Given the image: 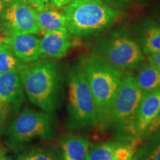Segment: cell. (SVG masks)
Segmentation results:
<instances>
[{"mask_svg":"<svg viewBox=\"0 0 160 160\" xmlns=\"http://www.w3.org/2000/svg\"><path fill=\"white\" fill-rule=\"evenodd\" d=\"M134 77L139 88L145 93L160 88V71L149 63L142 65Z\"/></svg>","mask_w":160,"mask_h":160,"instance_id":"9a60e30c","label":"cell"},{"mask_svg":"<svg viewBox=\"0 0 160 160\" xmlns=\"http://www.w3.org/2000/svg\"><path fill=\"white\" fill-rule=\"evenodd\" d=\"M80 67L94 99L97 125L105 128L111 125L113 103L125 71L114 68L97 55L83 58Z\"/></svg>","mask_w":160,"mask_h":160,"instance_id":"6da1fadb","label":"cell"},{"mask_svg":"<svg viewBox=\"0 0 160 160\" xmlns=\"http://www.w3.org/2000/svg\"><path fill=\"white\" fill-rule=\"evenodd\" d=\"M0 1H1L2 2H3L4 5H5V6H8V5H11V4H13L14 2H17L22 1V0H0Z\"/></svg>","mask_w":160,"mask_h":160,"instance_id":"4316f807","label":"cell"},{"mask_svg":"<svg viewBox=\"0 0 160 160\" xmlns=\"http://www.w3.org/2000/svg\"><path fill=\"white\" fill-rule=\"evenodd\" d=\"M99 57L119 71L134 69L144 60L141 48L132 38L113 33L101 46Z\"/></svg>","mask_w":160,"mask_h":160,"instance_id":"8992f818","label":"cell"},{"mask_svg":"<svg viewBox=\"0 0 160 160\" xmlns=\"http://www.w3.org/2000/svg\"><path fill=\"white\" fill-rule=\"evenodd\" d=\"M0 31H1V28H0Z\"/></svg>","mask_w":160,"mask_h":160,"instance_id":"4dcf8cb0","label":"cell"},{"mask_svg":"<svg viewBox=\"0 0 160 160\" xmlns=\"http://www.w3.org/2000/svg\"><path fill=\"white\" fill-rule=\"evenodd\" d=\"M160 131V108L158 110L157 113H156L154 117L150 122L148 125L147 126L146 129L144 131L142 136L150 137V136L154 135L157 132Z\"/></svg>","mask_w":160,"mask_h":160,"instance_id":"7402d4cb","label":"cell"},{"mask_svg":"<svg viewBox=\"0 0 160 160\" xmlns=\"http://www.w3.org/2000/svg\"><path fill=\"white\" fill-rule=\"evenodd\" d=\"M0 160H10L2 149H0Z\"/></svg>","mask_w":160,"mask_h":160,"instance_id":"83f0119b","label":"cell"},{"mask_svg":"<svg viewBox=\"0 0 160 160\" xmlns=\"http://www.w3.org/2000/svg\"><path fill=\"white\" fill-rule=\"evenodd\" d=\"M71 45V34L68 30L46 32L40 40L41 57L62 58L67 53Z\"/></svg>","mask_w":160,"mask_h":160,"instance_id":"8fae6325","label":"cell"},{"mask_svg":"<svg viewBox=\"0 0 160 160\" xmlns=\"http://www.w3.org/2000/svg\"><path fill=\"white\" fill-rule=\"evenodd\" d=\"M135 157L137 160H160V142L139 150Z\"/></svg>","mask_w":160,"mask_h":160,"instance_id":"d6986e66","label":"cell"},{"mask_svg":"<svg viewBox=\"0 0 160 160\" xmlns=\"http://www.w3.org/2000/svg\"><path fill=\"white\" fill-rule=\"evenodd\" d=\"M148 62L160 71V51L148 55Z\"/></svg>","mask_w":160,"mask_h":160,"instance_id":"cb8c5ba5","label":"cell"},{"mask_svg":"<svg viewBox=\"0 0 160 160\" xmlns=\"http://www.w3.org/2000/svg\"><path fill=\"white\" fill-rule=\"evenodd\" d=\"M110 160H117V159H115V158L113 157V158H112V159H110Z\"/></svg>","mask_w":160,"mask_h":160,"instance_id":"f546056e","label":"cell"},{"mask_svg":"<svg viewBox=\"0 0 160 160\" xmlns=\"http://www.w3.org/2000/svg\"><path fill=\"white\" fill-rule=\"evenodd\" d=\"M68 112L71 127L91 128L97 125L95 102L80 65L74 66L68 76Z\"/></svg>","mask_w":160,"mask_h":160,"instance_id":"277c9868","label":"cell"},{"mask_svg":"<svg viewBox=\"0 0 160 160\" xmlns=\"http://www.w3.org/2000/svg\"><path fill=\"white\" fill-rule=\"evenodd\" d=\"M6 6L4 5L3 2H2L0 1V28L2 29V26H1V21H2V17L4 11H5Z\"/></svg>","mask_w":160,"mask_h":160,"instance_id":"484cf974","label":"cell"},{"mask_svg":"<svg viewBox=\"0 0 160 160\" xmlns=\"http://www.w3.org/2000/svg\"><path fill=\"white\" fill-rule=\"evenodd\" d=\"M24 91L30 101L44 111L51 113L56 108L59 88V73L51 62L25 65L19 71Z\"/></svg>","mask_w":160,"mask_h":160,"instance_id":"3957f363","label":"cell"},{"mask_svg":"<svg viewBox=\"0 0 160 160\" xmlns=\"http://www.w3.org/2000/svg\"><path fill=\"white\" fill-rule=\"evenodd\" d=\"M53 120L48 112L25 109L16 117L9 128L10 139L22 144L36 137L50 139L53 133Z\"/></svg>","mask_w":160,"mask_h":160,"instance_id":"52a82bcc","label":"cell"},{"mask_svg":"<svg viewBox=\"0 0 160 160\" xmlns=\"http://www.w3.org/2000/svg\"><path fill=\"white\" fill-rule=\"evenodd\" d=\"M25 1L30 5H31L36 11H39V10L47 8L51 0H25Z\"/></svg>","mask_w":160,"mask_h":160,"instance_id":"603a6c76","label":"cell"},{"mask_svg":"<svg viewBox=\"0 0 160 160\" xmlns=\"http://www.w3.org/2000/svg\"><path fill=\"white\" fill-rule=\"evenodd\" d=\"M25 101L19 71L0 73V127Z\"/></svg>","mask_w":160,"mask_h":160,"instance_id":"9c48e42d","label":"cell"},{"mask_svg":"<svg viewBox=\"0 0 160 160\" xmlns=\"http://www.w3.org/2000/svg\"></svg>","mask_w":160,"mask_h":160,"instance_id":"1f68e13d","label":"cell"},{"mask_svg":"<svg viewBox=\"0 0 160 160\" xmlns=\"http://www.w3.org/2000/svg\"><path fill=\"white\" fill-rule=\"evenodd\" d=\"M144 53L150 55L160 51V26L149 24L144 30L142 37Z\"/></svg>","mask_w":160,"mask_h":160,"instance_id":"e0dca14e","label":"cell"},{"mask_svg":"<svg viewBox=\"0 0 160 160\" xmlns=\"http://www.w3.org/2000/svg\"><path fill=\"white\" fill-rule=\"evenodd\" d=\"M136 142L120 143V145L115 150L113 157L117 160H127L135 156L137 153Z\"/></svg>","mask_w":160,"mask_h":160,"instance_id":"ffe728a7","label":"cell"},{"mask_svg":"<svg viewBox=\"0 0 160 160\" xmlns=\"http://www.w3.org/2000/svg\"><path fill=\"white\" fill-rule=\"evenodd\" d=\"M26 65L16 57L9 45L0 42V73L20 71Z\"/></svg>","mask_w":160,"mask_h":160,"instance_id":"2e32d148","label":"cell"},{"mask_svg":"<svg viewBox=\"0 0 160 160\" xmlns=\"http://www.w3.org/2000/svg\"><path fill=\"white\" fill-rule=\"evenodd\" d=\"M73 0H51V2L54 5L57 7H63L66 5H68L69 2H71Z\"/></svg>","mask_w":160,"mask_h":160,"instance_id":"d4e9b609","label":"cell"},{"mask_svg":"<svg viewBox=\"0 0 160 160\" xmlns=\"http://www.w3.org/2000/svg\"><path fill=\"white\" fill-rule=\"evenodd\" d=\"M40 31L44 33L48 31L67 30L66 18L64 13L47 8L36 11Z\"/></svg>","mask_w":160,"mask_h":160,"instance_id":"5bb4252c","label":"cell"},{"mask_svg":"<svg viewBox=\"0 0 160 160\" xmlns=\"http://www.w3.org/2000/svg\"><path fill=\"white\" fill-rule=\"evenodd\" d=\"M0 42L9 45L18 59L24 62H36L41 57L40 39L34 34H21L3 38Z\"/></svg>","mask_w":160,"mask_h":160,"instance_id":"30bf717a","label":"cell"},{"mask_svg":"<svg viewBox=\"0 0 160 160\" xmlns=\"http://www.w3.org/2000/svg\"><path fill=\"white\" fill-rule=\"evenodd\" d=\"M119 142L108 141L90 146L86 160H110L115 150L120 145Z\"/></svg>","mask_w":160,"mask_h":160,"instance_id":"ac0fdd59","label":"cell"},{"mask_svg":"<svg viewBox=\"0 0 160 160\" xmlns=\"http://www.w3.org/2000/svg\"><path fill=\"white\" fill-rule=\"evenodd\" d=\"M67 30L77 37L97 34L117 21L119 13L102 0H73L63 8Z\"/></svg>","mask_w":160,"mask_h":160,"instance_id":"7a4b0ae2","label":"cell"},{"mask_svg":"<svg viewBox=\"0 0 160 160\" xmlns=\"http://www.w3.org/2000/svg\"><path fill=\"white\" fill-rule=\"evenodd\" d=\"M60 146L62 160H86L91 143L85 137L69 133L62 138Z\"/></svg>","mask_w":160,"mask_h":160,"instance_id":"4fadbf2b","label":"cell"},{"mask_svg":"<svg viewBox=\"0 0 160 160\" xmlns=\"http://www.w3.org/2000/svg\"><path fill=\"white\" fill-rule=\"evenodd\" d=\"M145 93L139 88L134 75L125 72L116 97L111 113V124L120 135L135 137L136 117L140 101Z\"/></svg>","mask_w":160,"mask_h":160,"instance_id":"5b68a950","label":"cell"},{"mask_svg":"<svg viewBox=\"0 0 160 160\" xmlns=\"http://www.w3.org/2000/svg\"><path fill=\"white\" fill-rule=\"evenodd\" d=\"M1 26L4 33L8 37L37 34L40 32L36 10L25 0L6 6Z\"/></svg>","mask_w":160,"mask_h":160,"instance_id":"ba28073f","label":"cell"},{"mask_svg":"<svg viewBox=\"0 0 160 160\" xmlns=\"http://www.w3.org/2000/svg\"><path fill=\"white\" fill-rule=\"evenodd\" d=\"M160 108V88L145 93L140 101L136 117L137 135H142L150 122Z\"/></svg>","mask_w":160,"mask_h":160,"instance_id":"7c38bea8","label":"cell"},{"mask_svg":"<svg viewBox=\"0 0 160 160\" xmlns=\"http://www.w3.org/2000/svg\"><path fill=\"white\" fill-rule=\"evenodd\" d=\"M127 160H137V159H136V157H135V156H133V157H132V158H131V159H127Z\"/></svg>","mask_w":160,"mask_h":160,"instance_id":"f1b7e54d","label":"cell"},{"mask_svg":"<svg viewBox=\"0 0 160 160\" xmlns=\"http://www.w3.org/2000/svg\"><path fill=\"white\" fill-rule=\"evenodd\" d=\"M17 160H59L51 153L43 151H32L24 153Z\"/></svg>","mask_w":160,"mask_h":160,"instance_id":"44dd1931","label":"cell"}]
</instances>
